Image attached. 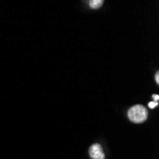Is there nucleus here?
I'll return each mask as SVG.
<instances>
[{
	"mask_svg": "<svg viewBox=\"0 0 159 159\" xmlns=\"http://www.w3.org/2000/svg\"><path fill=\"white\" fill-rule=\"evenodd\" d=\"M128 117L134 123L140 124L146 121L148 117V111L146 108L142 105H134L128 111Z\"/></svg>",
	"mask_w": 159,
	"mask_h": 159,
	"instance_id": "nucleus-1",
	"label": "nucleus"
},
{
	"mask_svg": "<svg viewBox=\"0 0 159 159\" xmlns=\"http://www.w3.org/2000/svg\"><path fill=\"white\" fill-rule=\"evenodd\" d=\"M89 154L92 159H104L105 153L100 144H93L90 147Z\"/></svg>",
	"mask_w": 159,
	"mask_h": 159,
	"instance_id": "nucleus-2",
	"label": "nucleus"
},
{
	"mask_svg": "<svg viewBox=\"0 0 159 159\" xmlns=\"http://www.w3.org/2000/svg\"><path fill=\"white\" fill-rule=\"evenodd\" d=\"M89 3H90V7L92 9L96 10V9H99L101 6L103 5L104 1H103V0H91Z\"/></svg>",
	"mask_w": 159,
	"mask_h": 159,
	"instance_id": "nucleus-3",
	"label": "nucleus"
},
{
	"mask_svg": "<svg viewBox=\"0 0 159 159\" xmlns=\"http://www.w3.org/2000/svg\"><path fill=\"white\" fill-rule=\"evenodd\" d=\"M148 106H149V108L153 109L156 106H158V102H157V101H153V102H149V105Z\"/></svg>",
	"mask_w": 159,
	"mask_h": 159,
	"instance_id": "nucleus-4",
	"label": "nucleus"
},
{
	"mask_svg": "<svg viewBox=\"0 0 159 159\" xmlns=\"http://www.w3.org/2000/svg\"><path fill=\"white\" fill-rule=\"evenodd\" d=\"M155 81H156L157 84L159 83V73H156L155 74Z\"/></svg>",
	"mask_w": 159,
	"mask_h": 159,
	"instance_id": "nucleus-5",
	"label": "nucleus"
},
{
	"mask_svg": "<svg viewBox=\"0 0 159 159\" xmlns=\"http://www.w3.org/2000/svg\"><path fill=\"white\" fill-rule=\"evenodd\" d=\"M152 97L154 98V101H157L158 102V99H159V96L157 94H152Z\"/></svg>",
	"mask_w": 159,
	"mask_h": 159,
	"instance_id": "nucleus-6",
	"label": "nucleus"
}]
</instances>
